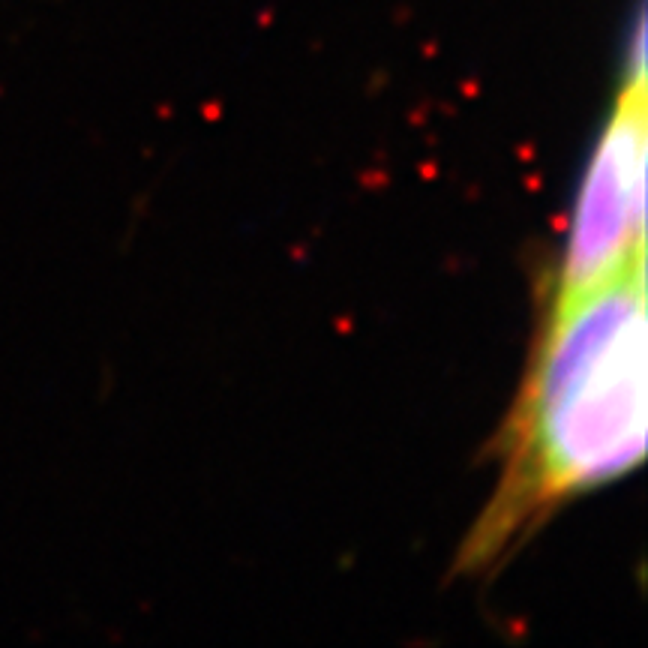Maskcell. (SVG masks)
I'll return each instance as SVG.
<instances>
[{"label":"cell","mask_w":648,"mask_h":648,"mask_svg":"<svg viewBox=\"0 0 648 648\" xmlns=\"http://www.w3.org/2000/svg\"><path fill=\"white\" fill-rule=\"evenodd\" d=\"M645 30L633 27L627 78L585 165L546 303L570 300L645 258Z\"/></svg>","instance_id":"7a4b0ae2"},{"label":"cell","mask_w":648,"mask_h":648,"mask_svg":"<svg viewBox=\"0 0 648 648\" xmlns=\"http://www.w3.org/2000/svg\"><path fill=\"white\" fill-rule=\"evenodd\" d=\"M645 258L546 303L522 387L498 432V483L456 555L459 576L507 564L564 504L645 456Z\"/></svg>","instance_id":"6da1fadb"}]
</instances>
